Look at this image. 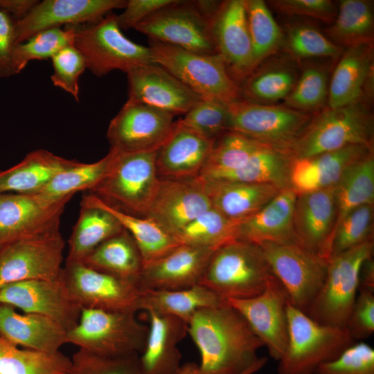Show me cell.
I'll list each match as a JSON object with an SVG mask.
<instances>
[{
	"label": "cell",
	"instance_id": "6da1fadb",
	"mask_svg": "<svg viewBox=\"0 0 374 374\" xmlns=\"http://www.w3.org/2000/svg\"><path fill=\"white\" fill-rule=\"evenodd\" d=\"M188 333L200 353L202 374H240L264 346L228 301L197 311L188 323Z\"/></svg>",
	"mask_w": 374,
	"mask_h": 374
},
{
	"label": "cell",
	"instance_id": "7a4b0ae2",
	"mask_svg": "<svg viewBox=\"0 0 374 374\" xmlns=\"http://www.w3.org/2000/svg\"><path fill=\"white\" fill-rule=\"evenodd\" d=\"M109 150L112 157L109 170L89 193L117 211L145 217L160 184L156 167L157 150Z\"/></svg>",
	"mask_w": 374,
	"mask_h": 374
},
{
	"label": "cell",
	"instance_id": "3957f363",
	"mask_svg": "<svg viewBox=\"0 0 374 374\" xmlns=\"http://www.w3.org/2000/svg\"><path fill=\"white\" fill-rule=\"evenodd\" d=\"M276 278L260 245L234 240L213 252L199 284L224 299L261 294Z\"/></svg>",
	"mask_w": 374,
	"mask_h": 374
},
{
	"label": "cell",
	"instance_id": "277c9868",
	"mask_svg": "<svg viewBox=\"0 0 374 374\" xmlns=\"http://www.w3.org/2000/svg\"><path fill=\"white\" fill-rule=\"evenodd\" d=\"M373 116L367 100L323 108L312 116L292 145V160L314 157L352 145L373 148Z\"/></svg>",
	"mask_w": 374,
	"mask_h": 374
},
{
	"label": "cell",
	"instance_id": "5b68a950",
	"mask_svg": "<svg viewBox=\"0 0 374 374\" xmlns=\"http://www.w3.org/2000/svg\"><path fill=\"white\" fill-rule=\"evenodd\" d=\"M286 310L288 340L278 361V374H313L355 343L346 327L319 323L289 301Z\"/></svg>",
	"mask_w": 374,
	"mask_h": 374
},
{
	"label": "cell",
	"instance_id": "8992f818",
	"mask_svg": "<svg viewBox=\"0 0 374 374\" xmlns=\"http://www.w3.org/2000/svg\"><path fill=\"white\" fill-rule=\"evenodd\" d=\"M149 40L153 63L169 71L202 100L228 105L240 98V86L218 54H199Z\"/></svg>",
	"mask_w": 374,
	"mask_h": 374
},
{
	"label": "cell",
	"instance_id": "52a82bcc",
	"mask_svg": "<svg viewBox=\"0 0 374 374\" xmlns=\"http://www.w3.org/2000/svg\"><path fill=\"white\" fill-rule=\"evenodd\" d=\"M70 26L74 34L73 46L83 56L87 69L97 77L114 70L127 73L154 64L149 46L126 37L112 12L95 22Z\"/></svg>",
	"mask_w": 374,
	"mask_h": 374
},
{
	"label": "cell",
	"instance_id": "ba28073f",
	"mask_svg": "<svg viewBox=\"0 0 374 374\" xmlns=\"http://www.w3.org/2000/svg\"><path fill=\"white\" fill-rule=\"evenodd\" d=\"M136 313L81 309L78 324L67 331L68 344L105 356L142 353L148 326L141 323Z\"/></svg>",
	"mask_w": 374,
	"mask_h": 374
},
{
	"label": "cell",
	"instance_id": "9c48e42d",
	"mask_svg": "<svg viewBox=\"0 0 374 374\" xmlns=\"http://www.w3.org/2000/svg\"><path fill=\"white\" fill-rule=\"evenodd\" d=\"M373 248L370 240L331 256L324 282L305 314L321 324L346 327L357 297L362 265L373 256Z\"/></svg>",
	"mask_w": 374,
	"mask_h": 374
},
{
	"label": "cell",
	"instance_id": "30bf717a",
	"mask_svg": "<svg viewBox=\"0 0 374 374\" xmlns=\"http://www.w3.org/2000/svg\"><path fill=\"white\" fill-rule=\"evenodd\" d=\"M229 131L289 154L312 116L284 105L259 104L240 98L228 105Z\"/></svg>",
	"mask_w": 374,
	"mask_h": 374
},
{
	"label": "cell",
	"instance_id": "8fae6325",
	"mask_svg": "<svg viewBox=\"0 0 374 374\" xmlns=\"http://www.w3.org/2000/svg\"><path fill=\"white\" fill-rule=\"evenodd\" d=\"M211 17L198 1H178L162 8L134 29L149 39L204 55L217 54L213 42Z\"/></svg>",
	"mask_w": 374,
	"mask_h": 374
},
{
	"label": "cell",
	"instance_id": "7c38bea8",
	"mask_svg": "<svg viewBox=\"0 0 374 374\" xmlns=\"http://www.w3.org/2000/svg\"><path fill=\"white\" fill-rule=\"evenodd\" d=\"M65 242L59 229L35 234L0 249V292L29 280H57L63 267Z\"/></svg>",
	"mask_w": 374,
	"mask_h": 374
},
{
	"label": "cell",
	"instance_id": "4fadbf2b",
	"mask_svg": "<svg viewBox=\"0 0 374 374\" xmlns=\"http://www.w3.org/2000/svg\"><path fill=\"white\" fill-rule=\"evenodd\" d=\"M258 245L274 275L284 287L289 303L305 313L324 282L328 260L296 243Z\"/></svg>",
	"mask_w": 374,
	"mask_h": 374
},
{
	"label": "cell",
	"instance_id": "5bb4252c",
	"mask_svg": "<svg viewBox=\"0 0 374 374\" xmlns=\"http://www.w3.org/2000/svg\"><path fill=\"white\" fill-rule=\"evenodd\" d=\"M61 279L81 309L133 313L140 310L143 290L138 285L94 270L81 261H66Z\"/></svg>",
	"mask_w": 374,
	"mask_h": 374
},
{
	"label": "cell",
	"instance_id": "9a60e30c",
	"mask_svg": "<svg viewBox=\"0 0 374 374\" xmlns=\"http://www.w3.org/2000/svg\"><path fill=\"white\" fill-rule=\"evenodd\" d=\"M173 118L166 112L128 98L109 124L110 148L130 152L157 151L172 131Z\"/></svg>",
	"mask_w": 374,
	"mask_h": 374
},
{
	"label": "cell",
	"instance_id": "2e32d148",
	"mask_svg": "<svg viewBox=\"0 0 374 374\" xmlns=\"http://www.w3.org/2000/svg\"><path fill=\"white\" fill-rule=\"evenodd\" d=\"M245 319L254 334L266 346L269 355L278 361L288 340L287 303L288 296L276 278L260 294L242 299H227Z\"/></svg>",
	"mask_w": 374,
	"mask_h": 374
},
{
	"label": "cell",
	"instance_id": "e0dca14e",
	"mask_svg": "<svg viewBox=\"0 0 374 374\" xmlns=\"http://www.w3.org/2000/svg\"><path fill=\"white\" fill-rule=\"evenodd\" d=\"M211 26L217 53L232 78L242 82L254 70L244 1H220Z\"/></svg>",
	"mask_w": 374,
	"mask_h": 374
},
{
	"label": "cell",
	"instance_id": "ac0fdd59",
	"mask_svg": "<svg viewBox=\"0 0 374 374\" xmlns=\"http://www.w3.org/2000/svg\"><path fill=\"white\" fill-rule=\"evenodd\" d=\"M71 197L48 203L34 194H0V249L21 239L59 229Z\"/></svg>",
	"mask_w": 374,
	"mask_h": 374
},
{
	"label": "cell",
	"instance_id": "d6986e66",
	"mask_svg": "<svg viewBox=\"0 0 374 374\" xmlns=\"http://www.w3.org/2000/svg\"><path fill=\"white\" fill-rule=\"evenodd\" d=\"M0 303L48 317L66 331L78 324L81 313V308L72 300L61 278L10 284L1 290Z\"/></svg>",
	"mask_w": 374,
	"mask_h": 374
},
{
	"label": "cell",
	"instance_id": "ffe728a7",
	"mask_svg": "<svg viewBox=\"0 0 374 374\" xmlns=\"http://www.w3.org/2000/svg\"><path fill=\"white\" fill-rule=\"evenodd\" d=\"M127 0H44L24 18L15 21L17 44L36 33L61 25L98 21L114 9H123Z\"/></svg>",
	"mask_w": 374,
	"mask_h": 374
},
{
	"label": "cell",
	"instance_id": "44dd1931",
	"mask_svg": "<svg viewBox=\"0 0 374 374\" xmlns=\"http://www.w3.org/2000/svg\"><path fill=\"white\" fill-rule=\"evenodd\" d=\"M212 207L205 184L199 177L160 179L147 217L173 236L199 215Z\"/></svg>",
	"mask_w": 374,
	"mask_h": 374
},
{
	"label": "cell",
	"instance_id": "7402d4cb",
	"mask_svg": "<svg viewBox=\"0 0 374 374\" xmlns=\"http://www.w3.org/2000/svg\"><path fill=\"white\" fill-rule=\"evenodd\" d=\"M336 219L335 186L297 195L293 226L303 248L329 260Z\"/></svg>",
	"mask_w": 374,
	"mask_h": 374
},
{
	"label": "cell",
	"instance_id": "603a6c76",
	"mask_svg": "<svg viewBox=\"0 0 374 374\" xmlns=\"http://www.w3.org/2000/svg\"><path fill=\"white\" fill-rule=\"evenodd\" d=\"M128 98L166 112L184 115L202 99L166 69L156 64L127 73Z\"/></svg>",
	"mask_w": 374,
	"mask_h": 374
},
{
	"label": "cell",
	"instance_id": "cb8c5ba5",
	"mask_svg": "<svg viewBox=\"0 0 374 374\" xmlns=\"http://www.w3.org/2000/svg\"><path fill=\"white\" fill-rule=\"evenodd\" d=\"M214 250L180 244L144 265L139 286L142 290H175L198 285Z\"/></svg>",
	"mask_w": 374,
	"mask_h": 374
},
{
	"label": "cell",
	"instance_id": "d4e9b609",
	"mask_svg": "<svg viewBox=\"0 0 374 374\" xmlns=\"http://www.w3.org/2000/svg\"><path fill=\"white\" fill-rule=\"evenodd\" d=\"M213 142L181 125L177 121L157 150L156 167L160 179L196 178L201 174Z\"/></svg>",
	"mask_w": 374,
	"mask_h": 374
},
{
	"label": "cell",
	"instance_id": "484cf974",
	"mask_svg": "<svg viewBox=\"0 0 374 374\" xmlns=\"http://www.w3.org/2000/svg\"><path fill=\"white\" fill-rule=\"evenodd\" d=\"M339 58L329 82L328 107L367 100L373 82V43L348 47Z\"/></svg>",
	"mask_w": 374,
	"mask_h": 374
},
{
	"label": "cell",
	"instance_id": "4316f807",
	"mask_svg": "<svg viewBox=\"0 0 374 374\" xmlns=\"http://www.w3.org/2000/svg\"><path fill=\"white\" fill-rule=\"evenodd\" d=\"M373 148L352 145L312 157L292 161L290 187L297 195L335 186L352 164L363 159Z\"/></svg>",
	"mask_w": 374,
	"mask_h": 374
},
{
	"label": "cell",
	"instance_id": "83f0119b",
	"mask_svg": "<svg viewBox=\"0 0 374 374\" xmlns=\"http://www.w3.org/2000/svg\"><path fill=\"white\" fill-rule=\"evenodd\" d=\"M146 344L140 361L144 374H176L181 368L178 344L188 333V323L170 315L146 312Z\"/></svg>",
	"mask_w": 374,
	"mask_h": 374
},
{
	"label": "cell",
	"instance_id": "f1b7e54d",
	"mask_svg": "<svg viewBox=\"0 0 374 374\" xmlns=\"http://www.w3.org/2000/svg\"><path fill=\"white\" fill-rule=\"evenodd\" d=\"M67 331L51 319L33 313H18L0 303V336L25 348L54 353L67 344Z\"/></svg>",
	"mask_w": 374,
	"mask_h": 374
},
{
	"label": "cell",
	"instance_id": "f546056e",
	"mask_svg": "<svg viewBox=\"0 0 374 374\" xmlns=\"http://www.w3.org/2000/svg\"><path fill=\"white\" fill-rule=\"evenodd\" d=\"M296 193L291 188L280 192L256 213L240 222L238 240L257 244L264 242L298 243L293 226Z\"/></svg>",
	"mask_w": 374,
	"mask_h": 374
},
{
	"label": "cell",
	"instance_id": "4dcf8cb0",
	"mask_svg": "<svg viewBox=\"0 0 374 374\" xmlns=\"http://www.w3.org/2000/svg\"><path fill=\"white\" fill-rule=\"evenodd\" d=\"M203 182L212 206L229 219L240 222L259 211L283 190L267 183L229 180Z\"/></svg>",
	"mask_w": 374,
	"mask_h": 374
},
{
	"label": "cell",
	"instance_id": "1f68e13d",
	"mask_svg": "<svg viewBox=\"0 0 374 374\" xmlns=\"http://www.w3.org/2000/svg\"><path fill=\"white\" fill-rule=\"evenodd\" d=\"M78 162L44 149L32 151L17 164L0 170V194L35 193L56 174Z\"/></svg>",
	"mask_w": 374,
	"mask_h": 374
},
{
	"label": "cell",
	"instance_id": "d6a6232c",
	"mask_svg": "<svg viewBox=\"0 0 374 374\" xmlns=\"http://www.w3.org/2000/svg\"><path fill=\"white\" fill-rule=\"evenodd\" d=\"M242 82L240 95L250 102L274 105L284 100L295 85L299 73L290 57L267 59Z\"/></svg>",
	"mask_w": 374,
	"mask_h": 374
},
{
	"label": "cell",
	"instance_id": "836d02e7",
	"mask_svg": "<svg viewBox=\"0 0 374 374\" xmlns=\"http://www.w3.org/2000/svg\"><path fill=\"white\" fill-rule=\"evenodd\" d=\"M81 262L94 270L138 286L143 268L141 252L125 229L98 245Z\"/></svg>",
	"mask_w": 374,
	"mask_h": 374
},
{
	"label": "cell",
	"instance_id": "e575fe53",
	"mask_svg": "<svg viewBox=\"0 0 374 374\" xmlns=\"http://www.w3.org/2000/svg\"><path fill=\"white\" fill-rule=\"evenodd\" d=\"M227 302L200 284L175 290H143L140 310L177 317L187 323L199 310Z\"/></svg>",
	"mask_w": 374,
	"mask_h": 374
},
{
	"label": "cell",
	"instance_id": "d590c367",
	"mask_svg": "<svg viewBox=\"0 0 374 374\" xmlns=\"http://www.w3.org/2000/svg\"><path fill=\"white\" fill-rule=\"evenodd\" d=\"M123 229L109 212L82 199L79 216L69 239L66 261H82L98 245Z\"/></svg>",
	"mask_w": 374,
	"mask_h": 374
},
{
	"label": "cell",
	"instance_id": "8d00e7d4",
	"mask_svg": "<svg viewBox=\"0 0 374 374\" xmlns=\"http://www.w3.org/2000/svg\"><path fill=\"white\" fill-rule=\"evenodd\" d=\"M82 199L105 209L118 220L135 241L141 252L143 266L180 245L172 234L151 218L122 213L108 206L89 193L84 195Z\"/></svg>",
	"mask_w": 374,
	"mask_h": 374
},
{
	"label": "cell",
	"instance_id": "74e56055",
	"mask_svg": "<svg viewBox=\"0 0 374 374\" xmlns=\"http://www.w3.org/2000/svg\"><path fill=\"white\" fill-rule=\"evenodd\" d=\"M335 195L337 211L335 231L350 212L365 204H374L373 152L346 169L335 186Z\"/></svg>",
	"mask_w": 374,
	"mask_h": 374
},
{
	"label": "cell",
	"instance_id": "f35d334b",
	"mask_svg": "<svg viewBox=\"0 0 374 374\" xmlns=\"http://www.w3.org/2000/svg\"><path fill=\"white\" fill-rule=\"evenodd\" d=\"M330 24L327 37L341 48L373 43V3L367 0L341 1Z\"/></svg>",
	"mask_w": 374,
	"mask_h": 374
},
{
	"label": "cell",
	"instance_id": "ab89813d",
	"mask_svg": "<svg viewBox=\"0 0 374 374\" xmlns=\"http://www.w3.org/2000/svg\"><path fill=\"white\" fill-rule=\"evenodd\" d=\"M111 150L101 159L91 163L78 162L56 174L34 194L48 203H55L80 190H91L107 174L112 161Z\"/></svg>",
	"mask_w": 374,
	"mask_h": 374
},
{
	"label": "cell",
	"instance_id": "60d3db41",
	"mask_svg": "<svg viewBox=\"0 0 374 374\" xmlns=\"http://www.w3.org/2000/svg\"><path fill=\"white\" fill-rule=\"evenodd\" d=\"M71 359L54 353L19 348L0 336V374H69Z\"/></svg>",
	"mask_w": 374,
	"mask_h": 374
},
{
	"label": "cell",
	"instance_id": "b9f144b4",
	"mask_svg": "<svg viewBox=\"0 0 374 374\" xmlns=\"http://www.w3.org/2000/svg\"><path fill=\"white\" fill-rule=\"evenodd\" d=\"M292 161L287 153L262 145L243 167L211 180L267 183L285 189L290 187Z\"/></svg>",
	"mask_w": 374,
	"mask_h": 374
},
{
	"label": "cell",
	"instance_id": "7bdbcfd3",
	"mask_svg": "<svg viewBox=\"0 0 374 374\" xmlns=\"http://www.w3.org/2000/svg\"><path fill=\"white\" fill-rule=\"evenodd\" d=\"M262 145L240 133L227 131L213 142L207 161L197 177L208 181L235 171L243 167Z\"/></svg>",
	"mask_w": 374,
	"mask_h": 374
},
{
	"label": "cell",
	"instance_id": "ee69618b",
	"mask_svg": "<svg viewBox=\"0 0 374 374\" xmlns=\"http://www.w3.org/2000/svg\"><path fill=\"white\" fill-rule=\"evenodd\" d=\"M239 223L226 217L212 206L177 232L174 237L180 244L216 249L229 242L238 240Z\"/></svg>",
	"mask_w": 374,
	"mask_h": 374
},
{
	"label": "cell",
	"instance_id": "f6af8a7d",
	"mask_svg": "<svg viewBox=\"0 0 374 374\" xmlns=\"http://www.w3.org/2000/svg\"><path fill=\"white\" fill-rule=\"evenodd\" d=\"M254 69L283 46L284 34L262 0H244Z\"/></svg>",
	"mask_w": 374,
	"mask_h": 374
},
{
	"label": "cell",
	"instance_id": "bcb514c9",
	"mask_svg": "<svg viewBox=\"0 0 374 374\" xmlns=\"http://www.w3.org/2000/svg\"><path fill=\"white\" fill-rule=\"evenodd\" d=\"M329 75L326 66L310 64L304 68L289 95L285 106L310 114L321 111L328 103Z\"/></svg>",
	"mask_w": 374,
	"mask_h": 374
},
{
	"label": "cell",
	"instance_id": "7dc6e473",
	"mask_svg": "<svg viewBox=\"0 0 374 374\" xmlns=\"http://www.w3.org/2000/svg\"><path fill=\"white\" fill-rule=\"evenodd\" d=\"M74 34L70 25L40 31L24 42L15 46L13 64L15 73L23 71L30 61L53 57L62 48L73 46Z\"/></svg>",
	"mask_w": 374,
	"mask_h": 374
},
{
	"label": "cell",
	"instance_id": "c3c4849f",
	"mask_svg": "<svg viewBox=\"0 0 374 374\" xmlns=\"http://www.w3.org/2000/svg\"><path fill=\"white\" fill-rule=\"evenodd\" d=\"M283 46L294 59L339 58L343 48L335 44L316 28L306 24L292 26L284 35Z\"/></svg>",
	"mask_w": 374,
	"mask_h": 374
},
{
	"label": "cell",
	"instance_id": "681fc988",
	"mask_svg": "<svg viewBox=\"0 0 374 374\" xmlns=\"http://www.w3.org/2000/svg\"><path fill=\"white\" fill-rule=\"evenodd\" d=\"M69 374H144L138 354L105 356L79 348Z\"/></svg>",
	"mask_w": 374,
	"mask_h": 374
},
{
	"label": "cell",
	"instance_id": "f907efd6",
	"mask_svg": "<svg viewBox=\"0 0 374 374\" xmlns=\"http://www.w3.org/2000/svg\"><path fill=\"white\" fill-rule=\"evenodd\" d=\"M228 105L202 100L177 121L183 126L214 142L229 131Z\"/></svg>",
	"mask_w": 374,
	"mask_h": 374
},
{
	"label": "cell",
	"instance_id": "816d5d0a",
	"mask_svg": "<svg viewBox=\"0 0 374 374\" xmlns=\"http://www.w3.org/2000/svg\"><path fill=\"white\" fill-rule=\"evenodd\" d=\"M374 204H365L350 212L336 228L331 256L373 240Z\"/></svg>",
	"mask_w": 374,
	"mask_h": 374
},
{
	"label": "cell",
	"instance_id": "f5cc1de1",
	"mask_svg": "<svg viewBox=\"0 0 374 374\" xmlns=\"http://www.w3.org/2000/svg\"><path fill=\"white\" fill-rule=\"evenodd\" d=\"M51 60L53 84L70 93L78 102L79 78L87 69L83 56L73 46H69L57 53Z\"/></svg>",
	"mask_w": 374,
	"mask_h": 374
},
{
	"label": "cell",
	"instance_id": "db71d44e",
	"mask_svg": "<svg viewBox=\"0 0 374 374\" xmlns=\"http://www.w3.org/2000/svg\"><path fill=\"white\" fill-rule=\"evenodd\" d=\"M313 374H374V349L362 341L354 343Z\"/></svg>",
	"mask_w": 374,
	"mask_h": 374
},
{
	"label": "cell",
	"instance_id": "11a10c76",
	"mask_svg": "<svg viewBox=\"0 0 374 374\" xmlns=\"http://www.w3.org/2000/svg\"><path fill=\"white\" fill-rule=\"evenodd\" d=\"M346 328L355 341H362L374 332V292L358 289Z\"/></svg>",
	"mask_w": 374,
	"mask_h": 374
},
{
	"label": "cell",
	"instance_id": "9f6ffc18",
	"mask_svg": "<svg viewBox=\"0 0 374 374\" xmlns=\"http://www.w3.org/2000/svg\"><path fill=\"white\" fill-rule=\"evenodd\" d=\"M269 3L278 12L287 15L305 16L331 24L337 8L330 0H273Z\"/></svg>",
	"mask_w": 374,
	"mask_h": 374
},
{
	"label": "cell",
	"instance_id": "6f0895ef",
	"mask_svg": "<svg viewBox=\"0 0 374 374\" xmlns=\"http://www.w3.org/2000/svg\"><path fill=\"white\" fill-rule=\"evenodd\" d=\"M175 0H128L124 10L116 15V21L121 30L134 28L149 16L167 6Z\"/></svg>",
	"mask_w": 374,
	"mask_h": 374
},
{
	"label": "cell",
	"instance_id": "680465c9",
	"mask_svg": "<svg viewBox=\"0 0 374 374\" xmlns=\"http://www.w3.org/2000/svg\"><path fill=\"white\" fill-rule=\"evenodd\" d=\"M16 45L15 20L0 10V78L16 75L12 58Z\"/></svg>",
	"mask_w": 374,
	"mask_h": 374
},
{
	"label": "cell",
	"instance_id": "91938a15",
	"mask_svg": "<svg viewBox=\"0 0 374 374\" xmlns=\"http://www.w3.org/2000/svg\"><path fill=\"white\" fill-rule=\"evenodd\" d=\"M37 0H0V10L14 20L24 18L37 5Z\"/></svg>",
	"mask_w": 374,
	"mask_h": 374
},
{
	"label": "cell",
	"instance_id": "94428289",
	"mask_svg": "<svg viewBox=\"0 0 374 374\" xmlns=\"http://www.w3.org/2000/svg\"><path fill=\"white\" fill-rule=\"evenodd\" d=\"M267 362L266 357H258V359L247 369L240 374H254L262 369ZM176 374H202L199 371V365L194 362H187L181 366L179 371Z\"/></svg>",
	"mask_w": 374,
	"mask_h": 374
},
{
	"label": "cell",
	"instance_id": "6125c7cd",
	"mask_svg": "<svg viewBox=\"0 0 374 374\" xmlns=\"http://www.w3.org/2000/svg\"><path fill=\"white\" fill-rule=\"evenodd\" d=\"M359 289L374 292V260L373 256L367 258L362 265Z\"/></svg>",
	"mask_w": 374,
	"mask_h": 374
}]
</instances>
